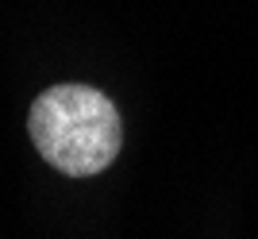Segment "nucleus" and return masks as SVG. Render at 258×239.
Listing matches in <instances>:
<instances>
[{
	"label": "nucleus",
	"instance_id": "nucleus-1",
	"mask_svg": "<svg viewBox=\"0 0 258 239\" xmlns=\"http://www.w3.org/2000/svg\"><path fill=\"white\" fill-rule=\"evenodd\" d=\"M35 151L62 174H100L119 154L123 128L116 104L89 85H54L31 104Z\"/></svg>",
	"mask_w": 258,
	"mask_h": 239
}]
</instances>
